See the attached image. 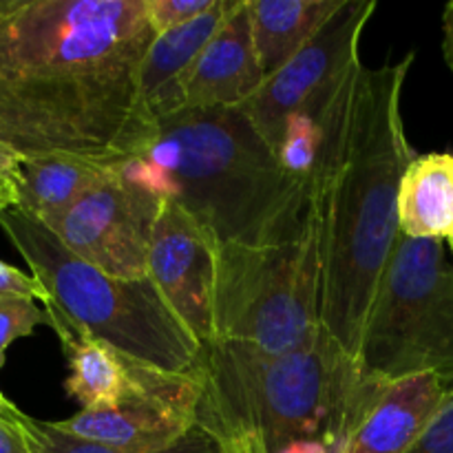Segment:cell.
Masks as SVG:
<instances>
[{
    "instance_id": "obj_1",
    "label": "cell",
    "mask_w": 453,
    "mask_h": 453,
    "mask_svg": "<svg viewBox=\"0 0 453 453\" xmlns=\"http://www.w3.org/2000/svg\"><path fill=\"white\" fill-rule=\"evenodd\" d=\"M146 0H0V144L22 159L146 157L159 122L140 66Z\"/></svg>"
},
{
    "instance_id": "obj_2",
    "label": "cell",
    "mask_w": 453,
    "mask_h": 453,
    "mask_svg": "<svg viewBox=\"0 0 453 453\" xmlns=\"http://www.w3.org/2000/svg\"><path fill=\"white\" fill-rule=\"evenodd\" d=\"M414 58L374 69L357 60L317 115L323 142L312 171V219L319 341L332 376L327 427L357 392L363 332L401 234L398 186L416 157L401 102Z\"/></svg>"
},
{
    "instance_id": "obj_3",
    "label": "cell",
    "mask_w": 453,
    "mask_h": 453,
    "mask_svg": "<svg viewBox=\"0 0 453 453\" xmlns=\"http://www.w3.org/2000/svg\"><path fill=\"white\" fill-rule=\"evenodd\" d=\"M146 157L175 175L177 203L219 248L228 341L265 264L308 230L312 175L286 171L242 109H181L159 119Z\"/></svg>"
},
{
    "instance_id": "obj_4",
    "label": "cell",
    "mask_w": 453,
    "mask_h": 453,
    "mask_svg": "<svg viewBox=\"0 0 453 453\" xmlns=\"http://www.w3.org/2000/svg\"><path fill=\"white\" fill-rule=\"evenodd\" d=\"M0 228L47 290L44 310L62 343L91 336L142 365L171 374L197 372L203 348L150 279L109 277L73 255L42 221L18 208L0 211Z\"/></svg>"
},
{
    "instance_id": "obj_5",
    "label": "cell",
    "mask_w": 453,
    "mask_h": 453,
    "mask_svg": "<svg viewBox=\"0 0 453 453\" xmlns=\"http://www.w3.org/2000/svg\"><path fill=\"white\" fill-rule=\"evenodd\" d=\"M197 374V427L215 441L255 434L277 453L330 423L332 376L319 339L283 357L226 341L203 349Z\"/></svg>"
},
{
    "instance_id": "obj_6",
    "label": "cell",
    "mask_w": 453,
    "mask_h": 453,
    "mask_svg": "<svg viewBox=\"0 0 453 453\" xmlns=\"http://www.w3.org/2000/svg\"><path fill=\"white\" fill-rule=\"evenodd\" d=\"M416 374L453 380V265L441 239L398 234L363 332L357 388Z\"/></svg>"
},
{
    "instance_id": "obj_7",
    "label": "cell",
    "mask_w": 453,
    "mask_h": 453,
    "mask_svg": "<svg viewBox=\"0 0 453 453\" xmlns=\"http://www.w3.org/2000/svg\"><path fill=\"white\" fill-rule=\"evenodd\" d=\"M374 12L376 0H343L326 25L239 106L270 149L279 153L292 113L305 111L317 118L345 71L361 60L358 44Z\"/></svg>"
},
{
    "instance_id": "obj_8",
    "label": "cell",
    "mask_w": 453,
    "mask_h": 453,
    "mask_svg": "<svg viewBox=\"0 0 453 453\" xmlns=\"http://www.w3.org/2000/svg\"><path fill=\"white\" fill-rule=\"evenodd\" d=\"M162 203L127 184L118 171L44 226L73 255L109 277L142 281L149 279L150 242Z\"/></svg>"
},
{
    "instance_id": "obj_9",
    "label": "cell",
    "mask_w": 453,
    "mask_h": 453,
    "mask_svg": "<svg viewBox=\"0 0 453 453\" xmlns=\"http://www.w3.org/2000/svg\"><path fill=\"white\" fill-rule=\"evenodd\" d=\"M202 380L131 361V385L113 410H82L58 429L80 441L122 451H164L197 429Z\"/></svg>"
},
{
    "instance_id": "obj_10",
    "label": "cell",
    "mask_w": 453,
    "mask_h": 453,
    "mask_svg": "<svg viewBox=\"0 0 453 453\" xmlns=\"http://www.w3.org/2000/svg\"><path fill=\"white\" fill-rule=\"evenodd\" d=\"M149 279L203 349L224 341L221 252L181 203H162L150 242Z\"/></svg>"
},
{
    "instance_id": "obj_11",
    "label": "cell",
    "mask_w": 453,
    "mask_h": 453,
    "mask_svg": "<svg viewBox=\"0 0 453 453\" xmlns=\"http://www.w3.org/2000/svg\"><path fill=\"white\" fill-rule=\"evenodd\" d=\"M317 339L319 246L310 215L301 242L274 255L259 274L228 341L265 357H283Z\"/></svg>"
},
{
    "instance_id": "obj_12",
    "label": "cell",
    "mask_w": 453,
    "mask_h": 453,
    "mask_svg": "<svg viewBox=\"0 0 453 453\" xmlns=\"http://www.w3.org/2000/svg\"><path fill=\"white\" fill-rule=\"evenodd\" d=\"M264 78L252 40L250 0H237L195 65L184 109H239Z\"/></svg>"
},
{
    "instance_id": "obj_13",
    "label": "cell",
    "mask_w": 453,
    "mask_h": 453,
    "mask_svg": "<svg viewBox=\"0 0 453 453\" xmlns=\"http://www.w3.org/2000/svg\"><path fill=\"white\" fill-rule=\"evenodd\" d=\"M447 383L436 374H416L379 385L345 451L407 453L445 401Z\"/></svg>"
},
{
    "instance_id": "obj_14",
    "label": "cell",
    "mask_w": 453,
    "mask_h": 453,
    "mask_svg": "<svg viewBox=\"0 0 453 453\" xmlns=\"http://www.w3.org/2000/svg\"><path fill=\"white\" fill-rule=\"evenodd\" d=\"M237 0H217L215 7L186 25L155 35L140 66V88L155 119L175 115L186 106V87L203 49L219 31Z\"/></svg>"
},
{
    "instance_id": "obj_15",
    "label": "cell",
    "mask_w": 453,
    "mask_h": 453,
    "mask_svg": "<svg viewBox=\"0 0 453 453\" xmlns=\"http://www.w3.org/2000/svg\"><path fill=\"white\" fill-rule=\"evenodd\" d=\"M398 228L411 239H441L453 233V155H416L398 186Z\"/></svg>"
},
{
    "instance_id": "obj_16",
    "label": "cell",
    "mask_w": 453,
    "mask_h": 453,
    "mask_svg": "<svg viewBox=\"0 0 453 453\" xmlns=\"http://www.w3.org/2000/svg\"><path fill=\"white\" fill-rule=\"evenodd\" d=\"M118 171L119 166H102L65 155L25 159L18 211L47 224Z\"/></svg>"
},
{
    "instance_id": "obj_17",
    "label": "cell",
    "mask_w": 453,
    "mask_h": 453,
    "mask_svg": "<svg viewBox=\"0 0 453 453\" xmlns=\"http://www.w3.org/2000/svg\"><path fill=\"white\" fill-rule=\"evenodd\" d=\"M343 0H250L252 40L264 75L286 65Z\"/></svg>"
},
{
    "instance_id": "obj_18",
    "label": "cell",
    "mask_w": 453,
    "mask_h": 453,
    "mask_svg": "<svg viewBox=\"0 0 453 453\" xmlns=\"http://www.w3.org/2000/svg\"><path fill=\"white\" fill-rule=\"evenodd\" d=\"M69 357L71 376L65 388L82 410H113L124 401L131 385V361L104 341L78 336L62 343Z\"/></svg>"
},
{
    "instance_id": "obj_19",
    "label": "cell",
    "mask_w": 453,
    "mask_h": 453,
    "mask_svg": "<svg viewBox=\"0 0 453 453\" xmlns=\"http://www.w3.org/2000/svg\"><path fill=\"white\" fill-rule=\"evenodd\" d=\"M27 438H29L31 451L34 453H219L215 438L208 436L203 429H195L175 447L164 451H122L113 447L96 445V442L80 441V438L69 436L62 429H58L56 423H42L25 414L22 418Z\"/></svg>"
},
{
    "instance_id": "obj_20",
    "label": "cell",
    "mask_w": 453,
    "mask_h": 453,
    "mask_svg": "<svg viewBox=\"0 0 453 453\" xmlns=\"http://www.w3.org/2000/svg\"><path fill=\"white\" fill-rule=\"evenodd\" d=\"M323 128L314 115L299 111L286 119L283 127L281 146H279V159L283 168L295 175H312L317 164L319 150H321Z\"/></svg>"
},
{
    "instance_id": "obj_21",
    "label": "cell",
    "mask_w": 453,
    "mask_h": 453,
    "mask_svg": "<svg viewBox=\"0 0 453 453\" xmlns=\"http://www.w3.org/2000/svg\"><path fill=\"white\" fill-rule=\"evenodd\" d=\"M38 326H51L47 310L38 308L34 299L0 296V367L13 341L29 336Z\"/></svg>"
},
{
    "instance_id": "obj_22",
    "label": "cell",
    "mask_w": 453,
    "mask_h": 453,
    "mask_svg": "<svg viewBox=\"0 0 453 453\" xmlns=\"http://www.w3.org/2000/svg\"><path fill=\"white\" fill-rule=\"evenodd\" d=\"M119 177L142 193L162 202H177L181 193L175 175L149 157H133L119 164Z\"/></svg>"
},
{
    "instance_id": "obj_23",
    "label": "cell",
    "mask_w": 453,
    "mask_h": 453,
    "mask_svg": "<svg viewBox=\"0 0 453 453\" xmlns=\"http://www.w3.org/2000/svg\"><path fill=\"white\" fill-rule=\"evenodd\" d=\"M217 0H146V16L155 35L186 25L215 7Z\"/></svg>"
},
{
    "instance_id": "obj_24",
    "label": "cell",
    "mask_w": 453,
    "mask_h": 453,
    "mask_svg": "<svg viewBox=\"0 0 453 453\" xmlns=\"http://www.w3.org/2000/svg\"><path fill=\"white\" fill-rule=\"evenodd\" d=\"M407 453H453V380L447 383L445 401L438 414Z\"/></svg>"
},
{
    "instance_id": "obj_25",
    "label": "cell",
    "mask_w": 453,
    "mask_h": 453,
    "mask_svg": "<svg viewBox=\"0 0 453 453\" xmlns=\"http://www.w3.org/2000/svg\"><path fill=\"white\" fill-rule=\"evenodd\" d=\"M22 162L25 159L20 155L0 144V211L18 208L22 186Z\"/></svg>"
},
{
    "instance_id": "obj_26",
    "label": "cell",
    "mask_w": 453,
    "mask_h": 453,
    "mask_svg": "<svg viewBox=\"0 0 453 453\" xmlns=\"http://www.w3.org/2000/svg\"><path fill=\"white\" fill-rule=\"evenodd\" d=\"M0 296H22V299H34L47 303V290L34 274L20 273L13 265L0 261Z\"/></svg>"
},
{
    "instance_id": "obj_27",
    "label": "cell",
    "mask_w": 453,
    "mask_h": 453,
    "mask_svg": "<svg viewBox=\"0 0 453 453\" xmlns=\"http://www.w3.org/2000/svg\"><path fill=\"white\" fill-rule=\"evenodd\" d=\"M22 418L25 411L20 410L12 416H0V453H34L22 427Z\"/></svg>"
},
{
    "instance_id": "obj_28",
    "label": "cell",
    "mask_w": 453,
    "mask_h": 453,
    "mask_svg": "<svg viewBox=\"0 0 453 453\" xmlns=\"http://www.w3.org/2000/svg\"><path fill=\"white\" fill-rule=\"evenodd\" d=\"M442 56L453 73V3L442 9Z\"/></svg>"
},
{
    "instance_id": "obj_29",
    "label": "cell",
    "mask_w": 453,
    "mask_h": 453,
    "mask_svg": "<svg viewBox=\"0 0 453 453\" xmlns=\"http://www.w3.org/2000/svg\"><path fill=\"white\" fill-rule=\"evenodd\" d=\"M277 453H330V449L319 438H299V441H292L288 445H283Z\"/></svg>"
},
{
    "instance_id": "obj_30",
    "label": "cell",
    "mask_w": 453,
    "mask_h": 453,
    "mask_svg": "<svg viewBox=\"0 0 453 453\" xmlns=\"http://www.w3.org/2000/svg\"><path fill=\"white\" fill-rule=\"evenodd\" d=\"M16 411H18V407L13 405V403L9 401L3 392H0V416H12V414H16Z\"/></svg>"
},
{
    "instance_id": "obj_31",
    "label": "cell",
    "mask_w": 453,
    "mask_h": 453,
    "mask_svg": "<svg viewBox=\"0 0 453 453\" xmlns=\"http://www.w3.org/2000/svg\"><path fill=\"white\" fill-rule=\"evenodd\" d=\"M447 242H449V248H451V255H453V233H451V237L447 239Z\"/></svg>"
},
{
    "instance_id": "obj_32",
    "label": "cell",
    "mask_w": 453,
    "mask_h": 453,
    "mask_svg": "<svg viewBox=\"0 0 453 453\" xmlns=\"http://www.w3.org/2000/svg\"><path fill=\"white\" fill-rule=\"evenodd\" d=\"M339 453H357V451H339Z\"/></svg>"
}]
</instances>
